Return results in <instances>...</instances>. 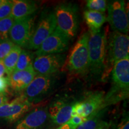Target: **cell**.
<instances>
[{
    "label": "cell",
    "instance_id": "cell-15",
    "mask_svg": "<svg viewBox=\"0 0 129 129\" xmlns=\"http://www.w3.org/2000/svg\"><path fill=\"white\" fill-rule=\"evenodd\" d=\"M37 75L32 67L23 71H14L9 75V86L16 91H21L25 89Z\"/></svg>",
    "mask_w": 129,
    "mask_h": 129
},
{
    "label": "cell",
    "instance_id": "cell-21",
    "mask_svg": "<svg viewBox=\"0 0 129 129\" xmlns=\"http://www.w3.org/2000/svg\"><path fill=\"white\" fill-rule=\"evenodd\" d=\"M34 54H33L29 50H22L19 55L14 71H23L30 67H32V63L34 60Z\"/></svg>",
    "mask_w": 129,
    "mask_h": 129
},
{
    "label": "cell",
    "instance_id": "cell-14",
    "mask_svg": "<svg viewBox=\"0 0 129 129\" xmlns=\"http://www.w3.org/2000/svg\"><path fill=\"white\" fill-rule=\"evenodd\" d=\"M74 104H69L63 100H57L52 103L48 109V117L56 125H60L72 117Z\"/></svg>",
    "mask_w": 129,
    "mask_h": 129
},
{
    "label": "cell",
    "instance_id": "cell-20",
    "mask_svg": "<svg viewBox=\"0 0 129 129\" xmlns=\"http://www.w3.org/2000/svg\"><path fill=\"white\" fill-rule=\"evenodd\" d=\"M98 113H94L88 117L87 120L77 129H109L108 122L102 120L98 115Z\"/></svg>",
    "mask_w": 129,
    "mask_h": 129
},
{
    "label": "cell",
    "instance_id": "cell-4",
    "mask_svg": "<svg viewBox=\"0 0 129 129\" xmlns=\"http://www.w3.org/2000/svg\"><path fill=\"white\" fill-rule=\"evenodd\" d=\"M88 38L89 33L85 32L80 37L71 51L67 64L68 68L70 71L81 74L88 69Z\"/></svg>",
    "mask_w": 129,
    "mask_h": 129
},
{
    "label": "cell",
    "instance_id": "cell-10",
    "mask_svg": "<svg viewBox=\"0 0 129 129\" xmlns=\"http://www.w3.org/2000/svg\"><path fill=\"white\" fill-rule=\"evenodd\" d=\"M69 38L57 27L45 40L34 54L37 56L59 54L68 48Z\"/></svg>",
    "mask_w": 129,
    "mask_h": 129
},
{
    "label": "cell",
    "instance_id": "cell-27",
    "mask_svg": "<svg viewBox=\"0 0 129 129\" xmlns=\"http://www.w3.org/2000/svg\"><path fill=\"white\" fill-rule=\"evenodd\" d=\"M9 86V77H3L0 78V93H5Z\"/></svg>",
    "mask_w": 129,
    "mask_h": 129
},
{
    "label": "cell",
    "instance_id": "cell-11",
    "mask_svg": "<svg viewBox=\"0 0 129 129\" xmlns=\"http://www.w3.org/2000/svg\"><path fill=\"white\" fill-rule=\"evenodd\" d=\"M63 63V57L60 54L37 56L34 60L32 68L38 75L51 76L60 69Z\"/></svg>",
    "mask_w": 129,
    "mask_h": 129
},
{
    "label": "cell",
    "instance_id": "cell-12",
    "mask_svg": "<svg viewBox=\"0 0 129 129\" xmlns=\"http://www.w3.org/2000/svg\"><path fill=\"white\" fill-rule=\"evenodd\" d=\"M52 83L51 76L37 75L31 83L23 90L22 94L33 104L34 102L40 99L48 93L50 90Z\"/></svg>",
    "mask_w": 129,
    "mask_h": 129
},
{
    "label": "cell",
    "instance_id": "cell-28",
    "mask_svg": "<svg viewBox=\"0 0 129 129\" xmlns=\"http://www.w3.org/2000/svg\"><path fill=\"white\" fill-rule=\"evenodd\" d=\"M117 129H129L128 117H125L122 119L117 126Z\"/></svg>",
    "mask_w": 129,
    "mask_h": 129
},
{
    "label": "cell",
    "instance_id": "cell-2",
    "mask_svg": "<svg viewBox=\"0 0 129 129\" xmlns=\"http://www.w3.org/2000/svg\"><path fill=\"white\" fill-rule=\"evenodd\" d=\"M107 37L104 30L96 33L89 32L88 42L89 67L95 75H99L104 70L107 51Z\"/></svg>",
    "mask_w": 129,
    "mask_h": 129
},
{
    "label": "cell",
    "instance_id": "cell-6",
    "mask_svg": "<svg viewBox=\"0 0 129 129\" xmlns=\"http://www.w3.org/2000/svg\"><path fill=\"white\" fill-rule=\"evenodd\" d=\"M107 9L106 20L109 22L112 29L127 35L129 22L128 12L125 7V1L122 0L111 1L107 5Z\"/></svg>",
    "mask_w": 129,
    "mask_h": 129
},
{
    "label": "cell",
    "instance_id": "cell-31",
    "mask_svg": "<svg viewBox=\"0 0 129 129\" xmlns=\"http://www.w3.org/2000/svg\"><path fill=\"white\" fill-rule=\"evenodd\" d=\"M4 0H0V6H1V5L3 4V2H4Z\"/></svg>",
    "mask_w": 129,
    "mask_h": 129
},
{
    "label": "cell",
    "instance_id": "cell-1",
    "mask_svg": "<svg viewBox=\"0 0 129 129\" xmlns=\"http://www.w3.org/2000/svg\"><path fill=\"white\" fill-rule=\"evenodd\" d=\"M111 89L104 98V104L115 102L128 97L129 90V56L118 61L112 67Z\"/></svg>",
    "mask_w": 129,
    "mask_h": 129
},
{
    "label": "cell",
    "instance_id": "cell-9",
    "mask_svg": "<svg viewBox=\"0 0 129 129\" xmlns=\"http://www.w3.org/2000/svg\"><path fill=\"white\" fill-rule=\"evenodd\" d=\"M33 106V104L23 94L0 106V118L9 122H15Z\"/></svg>",
    "mask_w": 129,
    "mask_h": 129
},
{
    "label": "cell",
    "instance_id": "cell-19",
    "mask_svg": "<svg viewBox=\"0 0 129 129\" xmlns=\"http://www.w3.org/2000/svg\"><path fill=\"white\" fill-rule=\"evenodd\" d=\"M22 49L17 46H14L9 54L3 60V63L6 68V74L8 76L10 75L14 72L19 55H20Z\"/></svg>",
    "mask_w": 129,
    "mask_h": 129
},
{
    "label": "cell",
    "instance_id": "cell-22",
    "mask_svg": "<svg viewBox=\"0 0 129 129\" xmlns=\"http://www.w3.org/2000/svg\"><path fill=\"white\" fill-rule=\"evenodd\" d=\"M14 21L12 16L0 20V42L9 39L10 31Z\"/></svg>",
    "mask_w": 129,
    "mask_h": 129
},
{
    "label": "cell",
    "instance_id": "cell-29",
    "mask_svg": "<svg viewBox=\"0 0 129 129\" xmlns=\"http://www.w3.org/2000/svg\"><path fill=\"white\" fill-rule=\"evenodd\" d=\"M8 101H9V97L6 92L0 93V106L8 102Z\"/></svg>",
    "mask_w": 129,
    "mask_h": 129
},
{
    "label": "cell",
    "instance_id": "cell-25",
    "mask_svg": "<svg viewBox=\"0 0 129 129\" xmlns=\"http://www.w3.org/2000/svg\"><path fill=\"white\" fill-rule=\"evenodd\" d=\"M13 1L4 0L0 6V20L11 16L12 12Z\"/></svg>",
    "mask_w": 129,
    "mask_h": 129
},
{
    "label": "cell",
    "instance_id": "cell-24",
    "mask_svg": "<svg viewBox=\"0 0 129 129\" xmlns=\"http://www.w3.org/2000/svg\"><path fill=\"white\" fill-rule=\"evenodd\" d=\"M87 118L74 116L63 124L59 125L56 129H77L80 125L87 120Z\"/></svg>",
    "mask_w": 129,
    "mask_h": 129
},
{
    "label": "cell",
    "instance_id": "cell-7",
    "mask_svg": "<svg viewBox=\"0 0 129 129\" xmlns=\"http://www.w3.org/2000/svg\"><path fill=\"white\" fill-rule=\"evenodd\" d=\"M56 28V21L54 13L45 14L38 22L26 48L29 50H38Z\"/></svg>",
    "mask_w": 129,
    "mask_h": 129
},
{
    "label": "cell",
    "instance_id": "cell-18",
    "mask_svg": "<svg viewBox=\"0 0 129 129\" xmlns=\"http://www.w3.org/2000/svg\"><path fill=\"white\" fill-rule=\"evenodd\" d=\"M84 17L91 33H96L101 30V28L106 21L105 13L86 10L84 12Z\"/></svg>",
    "mask_w": 129,
    "mask_h": 129
},
{
    "label": "cell",
    "instance_id": "cell-13",
    "mask_svg": "<svg viewBox=\"0 0 129 129\" xmlns=\"http://www.w3.org/2000/svg\"><path fill=\"white\" fill-rule=\"evenodd\" d=\"M48 118V108H35L17 123L15 129H41L46 124Z\"/></svg>",
    "mask_w": 129,
    "mask_h": 129
},
{
    "label": "cell",
    "instance_id": "cell-16",
    "mask_svg": "<svg viewBox=\"0 0 129 129\" xmlns=\"http://www.w3.org/2000/svg\"><path fill=\"white\" fill-rule=\"evenodd\" d=\"M104 98V93L102 91L89 93L85 99L81 101L83 105V117L88 118L102 108Z\"/></svg>",
    "mask_w": 129,
    "mask_h": 129
},
{
    "label": "cell",
    "instance_id": "cell-5",
    "mask_svg": "<svg viewBox=\"0 0 129 129\" xmlns=\"http://www.w3.org/2000/svg\"><path fill=\"white\" fill-rule=\"evenodd\" d=\"M108 62L110 65L129 56V37L128 35L113 31L107 41Z\"/></svg>",
    "mask_w": 129,
    "mask_h": 129
},
{
    "label": "cell",
    "instance_id": "cell-3",
    "mask_svg": "<svg viewBox=\"0 0 129 129\" xmlns=\"http://www.w3.org/2000/svg\"><path fill=\"white\" fill-rule=\"evenodd\" d=\"M54 13L56 27L69 40L76 36L78 28L77 8L71 4H60L56 8Z\"/></svg>",
    "mask_w": 129,
    "mask_h": 129
},
{
    "label": "cell",
    "instance_id": "cell-8",
    "mask_svg": "<svg viewBox=\"0 0 129 129\" xmlns=\"http://www.w3.org/2000/svg\"><path fill=\"white\" fill-rule=\"evenodd\" d=\"M34 25L31 16L14 20L9 33L11 41L16 46L26 48L34 32Z\"/></svg>",
    "mask_w": 129,
    "mask_h": 129
},
{
    "label": "cell",
    "instance_id": "cell-17",
    "mask_svg": "<svg viewBox=\"0 0 129 129\" xmlns=\"http://www.w3.org/2000/svg\"><path fill=\"white\" fill-rule=\"evenodd\" d=\"M38 6L35 2L26 0L13 1L11 16L14 20L30 16L36 12Z\"/></svg>",
    "mask_w": 129,
    "mask_h": 129
},
{
    "label": "cell",
    "instance_id": "cell-23",
    "mask_svg": "<svg viewBox=\"0 0 129 129\" xmlns=\"http://www.w3.org/2000/svg\"><path fill=\"white\" fill-rule=\"evenodd\" d=\"M107 1L106 0H88L86 7L88 10L105 13L107 9Z\"/></svg>",
    "mask_w": 129,
    "mask_h": 129
},
{
    "label": "cell",
    "instance_id": "cell-30",
    "mask_svg": "<svg viewBox=\"0 0 129 129\" xmlns=\"http://www.w3.org/2000/svg\"><path fill=\"white\" fill-rule=\"evenodd\" d=\"M6 73V68H5L3 60H0V78L4 77V74Z\"/></svg>",
    "mask_w": 129,
    "mask_h": 129
},
{
    "label": "cell",
    "instance_id": "cell-26",
    "mask_svg": "<svg viewBox=\"0 0 129 129\" xmlns=\"http://www.w3.org/2000/svg\"><path fill=\"white\" fill-rule=\"evenodd\" d=\"M14 46L15 44L9 39L0 42V60L6 57Z\"/></svg>",
    "mask_w": 129,
    "mask_h": 129
}]
</instances>
